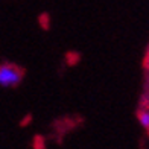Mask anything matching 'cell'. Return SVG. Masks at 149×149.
<instances>
[{"instance_id":"6da1fadb","label":"cell","mask_w":149,"mask_h":149,"mask_svg":"<svg viewBox=\"0 0 149 149\" xmlns=\"http://www.w3.org/2000/svg\"><path fill=\"white\" fill-rule=\"evenodd\" d=\"M23 70L15 64H2L0 65V85L2 87H15L22 82Z\"/></svg>"},{"instance_id":"7a4b0ae2","label":"cell","mask_w":149,"mask_h":149,"mask_svg":"<svg viewBox=\"0 0 149 149\" xmlns=\"http://www.w3.org/2000/svg\"><path fill=\"white\" fill-rule=\"evenodd\" d=\"M139 122H140V125L143 126L145 130L149 128V111L148 110H141L139 113Z\"/></svg>"}]
</instances>
